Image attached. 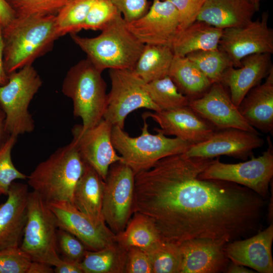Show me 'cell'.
Returning a JSON list of instances; mask_svg holds the SVG:
<instances>
[{
	"mask_svg": "<svg viewBox=\"0 0 273 273\" xmlns=\"http://www.w3.org/2000/svg\"><path fill=\"white\" fill-rule=\"evenodd\" d=\"M42 81L32 65L9 74L7 83L0 85V106L5 116V129L8 135L32 132L34 121L28 108Z\"/></svg>",
	"mask_w": 273,
	"mask_h": 273,
	"instance_id": "obj_7",
	"label": "cell"
},
{
	"mask_svg": "<svg viewBox=\"0 0 273 273\" xmlns=\"http://www.w3.org/2000/svg\"><path fill=\"white\" fill-rule=\"evenodd\" d=\"M146 252L152 273H180L182 256L179 245L161 240Z\"/></svg>",
	"mask_w": 273,
	"mask_h": 273,
	"instance_id": "obj_34",
	"label": "cell"
},
{
	"mask_svg": "<svg viewBox=\"0 0 273 273\" xmlns=\"http://www.w3.org/2000/svg\"><path fill=\"white\" fill-rule=\"evenodd\" d=\"M267 149L261 155H253L248 161L235 164L213 159L199 175L202 179H217L245 187L266 199L273 176V146L267 139Z\"/></svg>",
	"mask_w": 273,
	"mask_h": 273,
	"instance_id": "obj_9",
	"label": "cell"
},
{
	"mask_svg": "<svg viewBox=\"0 0 273 273\" xmlns=\"http://www.w3.org/2000/svg\"><path fill=\"white\" fill-rule=\"evenodd\" d=\"M145 86L152 102L161 111L189 106L190 100L178 90L168 75L145 83Z\"/></svg>",
	"mask_w": 273,
	"mask_h": 273,
	"instance_id": "obj_31",
	"label": "cell"
},
{
	"mask_svg": "<svg viewBox=\"0 0 273 273\" xmlns=\"http://www.w3.org/2000/svg\"><path fill=\"white\" fill-rule=\"evenodd\" d=\"M254 5L255 10L257 11L259 10L260 1L259 0H249Z\"/></svg>",
	"mask_w": 273,
	"mask_h": 273,
	"instance_id": "obj_49",
	"label": "cell"
},
{
	"mask_svg": "<svg viewBox=\"0 0 273 273\" xmlns=\"http://www.w3.org/2000/svg\"><path fill=\"white\" fill-rule=\"evenodd\" d=\"M212 160L176 154L135 174L133 212L149 218L162 241L228 243L261 230L265 199L236 183L200 178Z\"/></svg>",
	"mask_w": 273,
	"mask_h": 273,
	"instance_id": "obj_1",
	"label": "cell"
},
{
	"mask_svg": "<svg viewBox=\"0 0 273 273\" xmlns=\"http://www.w3.org/2000/svg\"><path fill=\"white\" fill-rule=\"evenodd\" d=\"M59 250L63 258L80 262L87 249L85 245L69 232L59 229L57 232Z\"/></svg>",
	"mask_w": 273,
	"mask_h": 273,
	"instance_id": "obj_39",
	"label": "cell"
},
{
	"mask_svg": "<svg viewBox=\"0 0 273 273\" xmlns=\"http://www.w3.org/2000/svg\"><path fill=\"white\" fill-rule=\"evenodd\" d=\"M2 27L0 23V85L7 83L9 80V75L7 74L4 64L3 58V41L2 35Z\"/></svg>",
	"mask_w": 273,
	"mask_h": 273,
	"instance_id": "obj_46",
	"label": "cell"
},
{
	"mask_svg": "<svg viewBox=\"0 0 273 273\" xmlns=\"http://www.w3.org/2000/svg\"><path fill=\"white\" fill-rule=\"evenodd\" d=\"M104 186V180L85 163L74 191L73 205L96 223H105L102 214Z\"/></svg>",
	"mask_w": 273,
	"mask_h": 273,
	"instance_id": "obj_25",
	"label": "cell"
},
{
	"mask_svg": "<svg viewBox=\"0 0 273 273\" xmlns=\"http://www.w3.org/2000/svg\"><path fill=\"white\" fill-rule=\"evenodd\" d=\"M85 163L74 144L58 148L27 177L28 185L48 203L73 204V193Z\"/></svg>",
	"mask_w": 273,
	"mask_h": 273,
	"instance_id": "obj_4",
	"label": "cell"
},
{
	"mask_svg": "<svg viewBox=\"0 0 273 273\" xmlns=\"http://www.w3.org/2000/svg\"><path fill=\"white\" fill-rule=\"evenodd\" d=\"M213 83L220 82L228 68L233 66L229 57L218 48L193 52L186 56Z\"/></svg>",
	"mask_w": 273,
	"mask_h": 273,
	"instance_id": "obj_32",
	"label": "cell"
},
{
	"mask_svg": "<svg viewBox=\"0 0 273 273\" xmlns=\"http://www.w3.org/2000/svg\"><path fill=\"white\" fill-rule=\"evenodd\" d=\"M168 75L178 90L190 100L202 96L212 84L186 56L174 55Z\"/></svg>",
	"mask_w": 273,
	"mask_h": 273,
	"instance_id": "obj_27",
	"label": "cell"
},
{
	"mask_svg": "<svg viewBox=\"0 0 273 273\" xmlns=\"http://www.w3.org/2000/svg\"><path fill=\"white\" fill-rule=\"evenodd\" d=\"M222 31L196 20L177 33L171 48L175 55L183 57L195 51L217 49Z\"/></svg>",
	"mask_w": 273,
	"mask_h": 273,
	"instance_id": "obj_26",
	"label": "cell"
},
{
	"mask_svg": "<svg viewBox=\"0 0 273 273\" xmlns=\"http://www.w3.org/2000/svg\"><path fill=\"white\" fill-rule=\"evenodd\" d=\"M2 194V193L0 192V196H1Z\"/></svg>",
	"mask_w": 273,
	"mask_h": 273,
	"instance_id": "obj_50",
	"label": "cell"
},
{
	"mask_svg": "<svg viewBox=\"0 0 273 273\" xmlns=\"http://www.w3.org/2000/svg\"><path fill=\"white\" fill-rule=\"evenodd\" d=\"M161 240L151 220L137 212L133 213L124 230L116 235V243L127 251L138 248L147 252Z\"/></svg>",
	"mask_w": 273,
	"mask_h": 273,
	"instance_id": "obj_29",
	"label": "cell"
},
{
	"mask_svg": "<svg viewBox=\"0 0 273 273\" xmlns=\"http://www.w3.org/2000/svg\"><path fill=\"white\" fill-rule=\"evenodd\" d=\"M256 12L249 0H206L196 20L224 29L245 26Z\"/></svg>",
	"mask_w": 273,
	"mask_h": 273,
	"instance_id": "obj_24",
	"label": "cell"
},
{
	"mask_svg": "<svg viewBox=\"0 0 273 273\" xmlns=\"http://www.w3.org/2000/svg\"><path fill=\"white\" fill-rule=\"evenodd\" d=\"M127 250L117 243L98 250H87L80 262L83 273H125Z\"/></svg>",
	"mask_w": 273,
	"mask_h": 273,
	"instance_id": "obj_30",
	"label": "cell"
},
{
	"mask_svg": "<svg viewBox=\"0 0 273 273\" xmlns=\"http://www.w3.org/2000/svg\"><path fill=\"white\" fill-rule=\"evenodd\" d=\"M263 144L259 133L235 128L219 129L207 141L192 145L184 154L191 157L213 159L226 155L246 160Z\"/></svg>",
	"mask_w": 273,
	"mask_h": 273,
	"instance_id": "obj_16",
	"label": "cell"
},
{
	"mask_svg": "<svg viewBox=\"0 0 273 273\" xmlns=\"http://www.w3.org/2000/svg\"><path fill=\"white\" fill-rule=\"evenodd\" d=\"M167 1L174 6L178 12L180 31L196 21L206 0Z\"/></svg>",
	"mask_w": 273,
	"mask_h": 273,
	"instance_id": "obj_40",
	"label": "cell"
},
{
	"mask_svg": "<svg viewBox=\"0 0 273 273\" xmlns=\"http://www.w3.org/2000/svg\"><path fill=\"white\" fill-rule=\"evenodd\" d=\"M16 17L56 15L70 0H6Z\"/></svg>",
	"mask_w": 273,
	"mask_h": 273,
	"instance_id": "obj_35",
	"label": "cell"
},
{
	"mask_svg": "<svg viewBox=\"0 0 273 273\" xmlns=\"http://www.w3.org/2000/svg\"><path fill=\"white\" fill-rule=\"evenodd\" d=\"M52 266L44 262L31 261L26 273H53Z\"/></svg>",
	"mask_w": 273,
	"mask_h": 273,
	"instance_id": "obj_45",
	"label": "cell"
},
{
	"mask_svg": "<svg viewBox=\"0 0 273 273\" xmlns=\"http://www.w3.org/2000/svg\"><path fill=\"white\" fill-rule=\"evenodd\" d=\"M56 273H83L80 262L61 258L59 262L55 266Z\"/></svg>",
	"mask_w": 273,
	"mask_h": 273,
	"instance_id": "obj_43",
	"label": "cell"
},
{
	"mask_svg": "<svg viewBox=\"0 0 273 273\" xmlns=\"http://www.w3.org/2000/svg\"><path fill=\"white\" fill-rule=\"evenodd\" d=\"M94 0H70L56 15V23L60 37L75 33L81 26Z\"/></svg>",
	"mask_w": 273,
	"mask_h": 273,
	"instance_id": "obj_33",
	"label": "cell"
},
{
	"mask_svg": "<svg viewBox=\"0 0 273 273\" xmlns=\"http://www.w3.org/2000/svg\"><path fill=\"white\" fill-rule=\"evenodd\" d=\"M273 223L245 239L234 240L225 245L230 261L260 273L273 272L271 246Z\"/></svg>",
	"mask_w": 273,
	"mask_h": 273,
	"instance_id": "obj_20",
	"label": "cell"
},
{
	"mask_svg": "<svg viewBox=\"0 0 273 273\" xmlns=\"http://www.w3.org/2000/svg\"><path fill=\"white\" fill-rule=\"evenodd\" d=\"M125 273H152L148 253L138 248L127 250Z\"/></svg>",
	"mask_w": 273,
	"mask_h": 273,
	"instance_id": "obj_42",
	"label": "cell"
},
{
	"mask_svg": "<svg viewBox=\"0 0 273 273\" xmlns=\"http://www.w3.org/2000/svg\"><path fill=\"white\" fill-rule=\"evenodd\" d=\"M142 117L152 119L160 127L155 128L165 135L175 136L192 145L207 141L216 129L189 106L170 110L147 112Z\"/></svg>",
	"mask_w": 273,
	"mask_h": 273,
	"instance_id": "obj_18",
	"label": "cell"
},
{
	"mask_svg": "<svg viewBox=\"0 0 273 273\" xmlns=\"http://www.w3.org/2000/svg\"><path fill=\"white\" fill-rule=\"evenodd\" d=\"M261 1V0H259V1Z\"/></svg>",
	"mask_w": 273,
	"mask_h": 273,
	"instance_id": "obj_51",
	"label": "cell"
},
{
	"mask_svg": "<svg viewBox=\"0 0 273 273\" xmlns=\"http://www.w3.org/2000/svg\"><path fill=\"white\" fill-rule=\"evenodd\" d=\"M17 137L9 135L0 147V192L5 195L15 180L25 179L28 177L15 167L12 160V150Z\"/></svg>",
	"mask_w": 273,
	"mask_h": 273,
	"instance_id": "obj_36",
	"label": "cell"
},
{
	"mask_svg": "<svg viewBox=\"0 0 273 273\" xmlns=\"http://www.w3.org/2000/svg\"><path fill=\"white\" fill-rule=\"evenodd\" d=\"M74 43L98 70H133L145 44L129 31L120 12L94 37L71 33Z\"/></svg>",
	"mask_w": 273,
	"mask_h": 273,
	"instance_id": "obj_3",
	"label": "cell"
},
{
	"mask_svg": "<svg viewBox=\"0 0 273 273\" xmlns=\"http://www.w3.org/2000/svg\"><path fill=\"white\" fill-rule=\"evenodd\" d=\"M111 89L103 119L124 129L127 116L133 111L146 108L161 111L149 97L145 82L130 69H110Z\"/></svg>",
	"mask_w": 273,
	"mask_h": 273,
	"instance_id": "obj_10",
	"label": "cell"
},
{
	"mask_svg": "<svg viewBox=\"0 0 273 273\" xmlns=\"http://www.w3.org/2000/svg\"><path fill=\"white\" fill-rule=\"evenodd\" d=\"M28 186L13 182L0 205V250L20 247L27 216Z\"/></svg>",
	"mask_w": 273,
	"mask_h": 273,
	"instance_id": "obj_21",
	"label": "cell"
},
{
	"mask_svg": "<svg viewBox=\"0 0 273 273\" xmlns=\"http://www.w3.org/2000/svg\"><path fill=\"white\" fill-rule=\"evenodd\" d=\"M121 14L126 22L144 15L149 9L148 0H110Z\"/></svg>",
	"mask_w": 273,
	"mask_h": 273,
	"instance_id": "obj_41",
	"label": "cell"
},
{
	"mask_svg": "<svg viewBox=\"0 0 273 273\" xmlns=\"http://www.w3.org/2000/svg\"><path fill=\"white\" fill-rule=\"evenodd\" d=\"M16 17V14L6 0H0V23L6 27Z\"/></svg>",
	"mask_w": 273,
	"mask_h": 273,
	"instance_id": "obj_44",
	"label": "cell"
},
{
	"mask_svg": "<svg viewBox=\"0 0 273 273\" xmlns=\"http://www.w3.org/2000/svg\"><path fill=\"white\" fill-rule=\"evenodd\" d=\"M58 228L56 218L48 203L36 191L29 192L27 220L20 249L32 261L55 266L61 259Z\"/></svg>",
	"mask_w": 273,
	"mask_h": 273,
	"instance_id": "obj_8",
	"label": "cell"
},
{
	"mask_svg": "<svg viewBox=\"0 0 273 273\" xmlns=\"http://www.w3.org/2000/svg\"><path fill=\"white\" fill-rule=\"evenodd\" d=\"M225 272L227 273H254L255 271L250 269L246 266L234 263L231 261L229 263Z\"/></svg>",
	"mask_w": 273,
	"mask_h": 273,
	"instance_id": "obj_47",
	"label": "cell"
},
{
	"mask_svg": "<svg viewBox=\"0 0 273 273\" xmlns=\"http://www.w3.org/2000/svg\"><path fill=\"white\" fill-rule=\"evenodd\" d=\"M135 173L125 163L112 164L105 180L102 214L116 235L121 233L133 213Z\"/></svg>",
	"mask_w": 273,
	"mask_h": 273,
	"instance_id": "obj_11",
	"label": "cell"
},
{
	"mask_svg": "<svg viewBox=\"0 0 273 273\" xmlns=\"http://www.w3.org/2000/svg\"><path fill=\"white\" fill-rule=\"evenodd\" d=\"M126 24L129 31L144 44L171 47L180 30L178 12L167 0H153L144 15Z\"/></svg>",
	"mask_w": 273,
	"mask_h": 273,
	"instance_id": "obj_14",
	"label": "cell"
},
{
	"mask_svg": "<svg viewBox=\"0 0 273 273\" xmlns=\"http://www.w3.org/2000/svg\"><path fill=\"white\" fill-rule=\"evenodd\" d=\"M238 108L254 128L264 133L273 132V67L265 81L253 87Z\"/></svg>",
	"mask_w": 273,
	"mask_h": 273,
	"instance_id": "obj_23",
	"label": "cell"
},
{
	"mask_svg": "<svg viewBox=\"0 0 273 273\" xmlns=\"http://www.w3.org/2000/svg\"><path fill=\"white\" fill-rule=\"evenodd\" d=\"M113 126L104 119L93 127L84 129L77 124L72 128V142L85 163L106 180L110 166L122 162L112 142Z\"/></svg>",
	"mask_w": 273,
	"mask_h": 273,
	"instance_id": "obj_13",
	"label": "cell"
},
{
	"mask_svg": "<svg viewBox=\"0 0 273 273\" xmlns=\"http://www.w3.org/2000/svg\"><path fill=\"white\" fill-rule=\"evenodd\" d=\"M189 106L216 129L235 128L258 133L241 115L220 82L212 83L201 97L190 100Z\"/></svg>",
	"mask_w": 273,
	"mask_h": 273,
	"instance_id": "obj_15",
	"label": "cell"
},
{
	"mask_svg": "<svg viewBox=\"0 0 273 273\" xmlns=\"http://www.w3.org/2000/svg\"><path fill=\"white\" fill-rule=\"evenodd\" d=\"M3 58L9 75L32 65L38 58L51 51L60 37L56 15L26 16L16 18L2 27Z\"/></svg>",
	"mask_w": 273,
	"mask_h": 273,
	"instance_id": "obj_2",
	"label": "cell"
},
{
	"mask_svg": "<svg viewBox=\"0 0 273 273\" xmlns=\"http://www.w3.org/2000/svg\"><path fill=\"white\" fill-rule=\"evenodd\" d=\"M102 72L86 59L72 66L63 81L62 92L72 100L73 115L81 119L84 129L94 127L103 119L108 94Z\"/></svg>",
	"mask_w": 273,
	"mask_h": 273,
	"instance_id": "obj_5",
	"label": "cell"
},
{
	"mask_svg": "<svg viewBox=\"0 0 273 273\" xmlns=\"http://www.w3.org/2000/svg\"><path fill=\"white\" fill-rule=\"evenodd\" d=\"M241 64L240 67L232 66L226 69L220 82L229 88L231 100L237 107L248 93L267 76L272 67L271 54L267 53L245 57Z\"/></svg>",
	"mask_w": 273,
	"mask_h": 273,
	"instance_id": "obj_22",
	"label": "cell"
},
{
	"mask_svg": "<svg viewBox=\"0 0 273 273\" xmlns=\"http://www.w3.org/2000/svg\"><path fill=\"white\" fill-rule=\"evenodd\" d=\"M48 204L56 218L58 228L75 236L88 250H98L116 243V235L106 223H95L73 204L67 202Z\"/></svg>",
	"mask_w": 273,
	"mask_h": 273,
	"instance_id": "obj_17",
	"label": "cell"
},
{
	"mask_svg": "<svg viewBox=\"0 0 273 273\" xmlns=\"http://www.w3.org/2000/svg\"><path fill=\"white\" fill-rule=\"evenodd\" d=\"M30 258L20 248L0 250V273H26Z\"/></svg>",
	"mask_w": 273,
	"mask_h": 273,
	"instance_id": "obj_38",
	"label": "cell"
},
{
	"mask_svg": "<svg viewBox=\"0 0 273 273\" xmlns=\"http://www.w3.org/2000/svg\"><path fill=\"white\" fill-rule=\"evenodd\" d=\"M174 54L167 46L145 44L133 69L145 83L168 76Z\"/></svg>",
	"mask_w": 273,
	"mask_h": 273,
	"instance_id": "obj_28",
	"label": "cell"
},
{
	"mask_svg": "<svg viewBox=\"0 0 273 273\" xmlns=\"http://www.w3.org/2000/svg\"><path fill=\"white\" fill-rule=\"evenodd\" d=\"M269 14L239 27L223 29L218 48L230 58L235 68L241 67V60L255 54L273 53V30L268 26Z\"/></svg>",
	"mask_w": 273,
	"mask_h": 273,
	"instance_id": "obj_12",
	"label": "cell"
},
{
	"mask_svg": "<svg viewBox=\"0 0 273 273\" xmlns=\"http://www.w3.org/2000/svg\"><path fill=\"white\" fill-rule=\"evenodd\" d=\"M142 133L131 137L124 129L113 126L112 144L122 158V162L137 173L151 168L158 161L167 156L185 153L192 145L178 138H168L154 128L157 133L148 130L146 119L143 118Z\"/></svg>",
	"mask_w": 273,
	"mask_h": 273,
	"instance_id": "obj_6",
	"label": "cell"
},
{
	"mask_svg": "<svg viewBox=\"0 0 273 273\" xmlns=\"http://www.w3.org/2000/svg\"><path fill=\"white\" fill-rule=\"evenodd\" d=\"M120 12L110 0H94L81 29L102 30Z\"/></svg>",
	"mask_w": 273,
	"mask_h": 273,
	"instance_id": "obj_37",
	"label": "cell"
},
{
	"mask_svg": "<svg viewBox=\"0 0 273 273\" xmlns=\"http://www.w3.org/2000/svg\"><path fill=\"white\" fill-rule=\"evenodd\" d=\"M5 113L0 106V147L9 135L7 133L5 129Z\"/></svg>",
	"mask_w": 273,
	"mask_h": 273,
	"instance_id": "obj_48",
	"label": "cell"
},
{
	"mask_svg": "<svg viewBox=\"0 0 273 273\" xmlns=\"http://www.w3.org/2000/svg\"><path fill=\"white\" fill-rule=\"evenodd\" d=\"M227 243L209 239H195L179 245L182 256L180 273L225 272L231 261L225 252Z\"/></svg>",
	"mask_w": 273,
	"mask_h": 273,
	"instance_id": "obj_19",
	"label": "cell"
}]
</instances>
